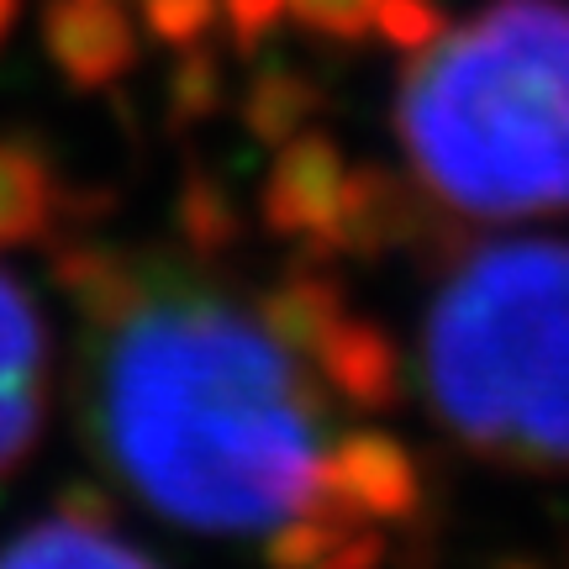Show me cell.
<instances>
[{"label": "cell", "mask_w": 569, "mask_h": 569, "mask_svg": "<svg viewBox=\"0 0 569 569\" xmlns=\"http://www.w3.org/2000/svg\"><path fill=\"white\" fill-rule=\"evenodd\" d=\"M427 211L422 196L411 190L396 169L386 163H359L348 169L343 201H338V217L327 227L322 253L317 259H380L390 248H407L427 232Z\"/></svg>", "instance_id": "cell-8"}, {"label": "cell", "mask_w": 569, "mask_h": 569, "mask_svg": "<svg viewBox=\"0 0 569 569\" xmlns=\"http://www.w3.org/2000/svg\"><path fill=\"white\" fill-rule=\"evenodd\" d=\"M59 169L42 148L21 138H0V248L48 243L63 217Z\"/></svg>", "instance_id": "cell-12"}, {"label": "cell", "mask_w": 569, "mask_h": 569, "mask_svg": "<svg viewBox=\"0 0 569 569\" xmlns=\"http://www.w3.org/2000/svg\"><path fill=\"white\" fill-rule=\"evenodd\" d=\"M317 490L369 522H411L422 507V469L390 432H348L322 453Z\"/></svg>", "instance_id": "cell-7"}, {"label": "cell", "mask_w": 569, "mask_h": 569, "mask_svg": "<svg viewBox=\"0 0 569 569\" xmlns=\"http://www.w3.org/2000/svg\"><path fill=\"white\" fill-rule=\"evenodd\" d=\"M53 407V338L32 290L0 269V480H11Z\"/></svg>", "instance_id": "cell-4"}, {"label": "cell", "mask_w": 569, "mask_h": 569, "mask_svg": "<svg viewBox=\"0 0 569 569\" xmlns=\"http://www.w3.org/2000/svg\"><path fill=\"white\" fill-rule=\"evenodd\" d=\"M496 569H543V565H532V559H507V565H496Z\"/></svg>", "instance_id": "cell-22"}, {"label": "cell", "mask_w": 569, "mask_h": 569, "mask_svg": "<svg viewBox=\"0 0 569 569\" xmlns=\"http://www.w3.org/2000/svg\"><path fill=\"white\" fill-rule=\"evenodd\" d=\"M422 390L475 459L569 469V238L448 248L422 317Z\"/></svg>", "instance_id": "cell-3"}, {"label": "cell", "mask_w": 569, "mask_h": 569, "mask_svg": "<svg viewBox=\"0 0 569 569\" xmlns=\"http://www.w3.org/2000/svg\"><path fill=\"white\" fill-rule=\"evenodd\" d=\"M317 111H322V90L296 63H264V69H253V80L243 84V101H238V117H243L248 138L264 142V148H280L296 132H306V122Z\"/></svg>", "instance_id": "cell-14"}, {"label": "cell", "mask_w": 569, "mask_h": 569, "mask_svg": "<svg viewBox=\"0 0 569 569\" xmlns=\"http://www.w3.org/2000/svg\"><path fill=\"white\" fill-rule=\"evenodd\" d=\"M174 232L184 238V248L196 259H222L227 248L243 238V217H238V201L217 174H184L180 201H174Z\"/></svg>", "instance_id": "cell-15"}, {"label": "cell", "mask_w": 569, "mask_h": 569, "mask_svg": "<svg viewBox=\"0 0 569 569\" xmlns=\"http://www.w3.org/2000/svg\"><path fill=\"white\" fill-rule=\"evenodd\" d=\"M443 27L448 21H443V11H438V0H380L369 32H380V38H386L390 48H401V53H422Z\"/></svg>", "instance_id": "cell-17"}, {"label": "cell", "mask_w": 569, "mask_h": 569, "mask_svg": "<svg viewBox=\"0 0 569 569\" xmlns=\"http://www.w3.org/2000/svg\"><path fill=\"white\" fill-rule=\"evenodd\" d=\"M296 21L306 32L317 38H332V42H359L375 27V6L380 0H284Z\"/></svg>", "instance_id": "cell-18"}, {"label": "cell", "mask_w": 569, "mask_h": 569, "mask_svg": "<svg viewBox=\"0 0 569 569\" xmlns=\"http://www.w3.org/2000/svg\"><path fill=\"white\" fill-rule=\"evenodd\" d=\"M284 0H227V32L238 42V53H253L274 32Z\"/></svg>", "instance_id": "cell-20"}, {"label": "cell", "mask_w": 569, "mask_h": 569, "mask_svg": "<svg viewBox=\"0 0 569 569\" xmlns=\"http://www.w3.org/2000/svg\"><path fill=\"white\" fill-rule=\"evenodd\" d=\"M53 280L84 322V427L142 507L196 532H264L317 496L322 380L206 269L69 232Z\"/></svg>", "instance_id": "cell-1"}, {"label": "cell", "mask_w": 569, "mask_h": 569, "mask_svg": "<svg viewBox=\"0 0 569 569\" xmlns=\"http://www.w3.org/2000/svg\"><path fill=\"white\" fill-rule=\"evenodd\" d=\"M42 48L74 90H106L138 63V32L117 0H48Z\"/></svg>", "instance_id": "cell-9"}, {"label": "cell", "mask_w": 569, "mask_h": 569, "mask_svg": "<svg viewBox=\"0 0 569 569\" xmlns=\"http://www.w3.org/2000/svg\"><path fill=\"white\" fill-rule=\"evenodd\" d=\"M343 184H348L343 148L332 138H317V132H296L290 142H280V159H274L264 196H259L264 227L274 238L306 243V259H317L327 227L338 217Z\"/></svg>", "instance_id": "cell-6"}, {"label": "cell", "mask_w": 569, "mask_h": 569, "mask_svg": "<svg viewBox=\"0 0 569 569\" xmlns=\"http://www.w3.org/2000/svg\"><path fill=\"white\" fill-rule=\"evenodd\" d=\"M253 306H259V317L269 322V332H274L296 359H306L311 348L322 343L327 327L348 311V296H343V280L322 269V259H306V264L284 269Z\"/></svg>", "instance_id": "cell-13"}, {"label": "cell", "mask_w": 569, "mask_h": 569, "mask_svg": "<svg viewBox=\"0 0 569 569\" xmlns=\"http://www.w3.org/2000/svg\"><path fill=\"white\" fill-rule=\"evenodd\" d=\"M0 569H163L111 528L101 490L74 486L53 517H42L0 543Z\"/></svg>", "instance_id": "cell-5"}, {"label": "cell", "mask_w": 569, "mask_h": 569, "mask_svg": "<svg viewBox=\"0 0 569 569\" xmlns=\"http://www.w3.org/2000/svg\"><path fill=\"white\" fill-rule=\"evenodd\" d=\"M317 365L322 390L359 411H390L401 401V348L380 322L343 311L322 332V343L306 353Z\"/></svg>", "instance_id": "cell-10"}, {"label": "cell", "mask_w": 569, "mask_h": 569, "mask_svg": "<svg viewBox=\"0 0 569 569\" xmlns=\"http://www.w3.org/2000/svg\"><path fill=\"white\" fill-rule=\"evenodd\" d=\"M264 553L269 569H380L386 532L317 490L296 517H284V528H274Z\"/></svg>", "instance_id": "cell-11"}, {"label": "cell", "mask_w": 569, "mask_h": 569, "mask_svg": "<svg viewBox=\"0 0 569 569\" xmlns=\"http://www.w3.org/2000/svg\"><path fill=\"white\" fill-rule=\"evenodd\" d=\"M411 174L469 222L569 211V0H490L411 53L396 90Z\"/></svg>", "instance_id": "cell-2"}, {"label": "cell", "mask_w": 569, "mask_h": 569, "mask_svg": "<svg viewBox=\"0 0 569 569\" xmlns=\"http://www.w3.org/2000/svg\"><path fill=\"white\" fill-rule=\"evenodd\" d=\"M142 21L148 32L169 48H190L211 32L217 21V0H142Z\"/></svg>", "instance_id": "cell-19"}, {"label": "cell", "mask_w": 569, "mask_h": 569, "mask_svg": "<svg viewBox=\"0 0 569 569\" xmlns=\"http://www.w3.org/2000/svg\"><path fill=\"white\" fill-rule=\"evenodd\" d=\"M227 106V69L222 59L201 48V42H190L180 48V59L169 69V80H163V111H169V127L184 132V127H201L206 117H217Z\"/></svg>", "instance_id": "cell-16"}, {"label": "cell", "mask_w": 569, "mask_h": 569, "mask_svg": "<svg viewBox=\"0 0 569 569\" xmlns=\"http://www.w3.org/2000/svg\"><path fill=\"white\" fill-rule=\"evenodd\" d=\"M17 6H21V0H0V38L11 32V21H17Z\"/></svg>", "instance_id": "cell-21"}]
</instances>
